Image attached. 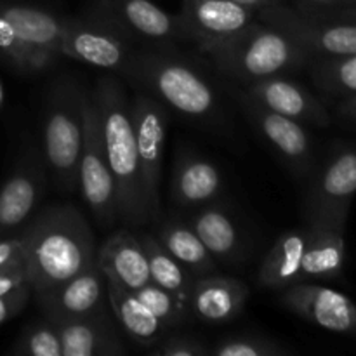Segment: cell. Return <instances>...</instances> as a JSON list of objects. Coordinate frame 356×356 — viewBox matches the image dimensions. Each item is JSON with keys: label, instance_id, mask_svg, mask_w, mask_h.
Here are the masks:
<instances>
[{"label": "cell", "instance_id": "obj_1", "mask_svg": "<svg viewBox=\"0 0 356 356\" xmlns=\"http://www.w3.org/2000/svg\"><path fill=\"white\" fill-rule=\"evenodd\" d=\"M31 292L40 296L70 280L96 261V236L72 204L49 205L19 233Z\"/></svg>", "mask_w": 356, "mask_h": 356}, {"label": "cell", "instance_id": "obj_2", "mask_svg": "<svg viewBox=\"0 0 356 356\" xmlns=\"http://www.w3.org/2000/svg\"><path fill=\"white\" fill-rule=\"evenodd\" d=\"M92 99L99 118L104 153L113 177L118 219L127 226L139 228L148 221L139 184L131 97L117 76L104 75L92 90Z\"/></svg>", "mask_w": 356, "mask_h": 356}, {"label": "cell", "instance_id": "obj_3", "mask_svg": "<svg viewBox=\"0 0 356 356\" xmlns=\"http://www.w3.org/2000/svg\"><path fill=\"white\" fill-rule=\"evenodd\" d=\"M124 76L188 120L207 122L219 110V97L211 80L172 52L138 51Z\"/></svg>", "mask_w": 356, "mask_h": 356}, {"label": "cell", "instance_id": "obj_4", "mask_svg": "<svg viewBox=\"0 0 356 356\" xmlns=\"http://www.w3.org/2000/svg\"><path fill=\"white\" fill-rule=\"evenodd\" d=\"M209 58L219 72L247 86L306 68L309 56L287 35L256 19Z\"/></svg>", "mask_w": 356, "mask_h": 356}, {"label": "cell", "instance_id": "obj_5", "mask_svg": "<svg viewBox=\"0 0 356 356\" xmlns=\"http://www.w3.org/2000/svg\"><path fill=\"white\" fill-rule=\"evenodd\" d=\"M86 94L76 83L59 80L47 96L44 117V162L61 191L79 188Z\"/></svg>", "mask_w": 356, "mask_h": 356}, {"label": "cell", "instance_id": "obj_6", "mask_svg": "<svg viewBox=\"0 0 356 356\" xmlns=\"http://www.w3.org/2000/svg\"><path fill=\"white\" fill-rule=\"evenodd\" d=\"M132 124H134L136 149H138L139 184L146 221H159L162 216L160 205V181H162L163 152H165L169 111L167 108L139 90L131 97Z\"/></svg>", "mask_w": 356, "mask_h": 356}, {"label": "cell", "instance_id": "obj_7", "mask_svg": "<svg viewBox=\"0 0 356 356\" xmlns=\"http://www.w3.org/2000/svg\"><path fill=\"white\" fill-rule=\"evenodd\" d=\"M256 19L287 35L309 58L356 54V24L325 19L285 2L257 9Z\"/></svg>", "mask_w": 356, "mask_h": 356}, {"label": "cell", "instance_id": "obj_8", "mask_svg": "<svg viewBox=\"0 0 356 356\" xmlns=\"http://www.w3.org/2000/svg\"><path fill=\"white\" fill-rule=\"evenodd\" d=\"M356 195V146L341 145L313 177L305 198L308 225L346 228Z\"/></svg>", "mask_w": 356, "mask_h": 356}, {"label": "cell", "instance_id": "obj_9", "mask_svg": "<svg viewBox=\"0 0 356 356\" xmlns=\"http://www.w3.org/2000/svg\"><path fill=\"white\" fill-rule=\"evenodd\" d=\"M79 186L99 228H110L118 219L115 184L104 153L99 118L92 92L83 103V143L79 162Z\"/></svg>", "mask_w": 356, "mask_h": 356}, {"label": "cell", "instance_id": "obj_10", "mask_svg": "<svg viewBox=\"0 0 356 356\" xmlns=\"http://www.w3.org/2000/svg\"><path fill=\"white\" fill-rule=\"evenodd\" d=\"M134 42L103 17H70L61 40V56L124 75L136 54Z\"/></svg>", "mask_w": 356, "mask_h": 356}, {"label": "cell", "instance_id": "obj_11", "mask_svg": "<svg viewBox=\"0 0 356 356\" xmlns=\"http://www.w3.org/2000/svg\"><path fill=\"white\" fill-rule=\"evenodd\" d=\"M257 9L232 0H183L177 14L186 40L212 54L256 21Z\"/></svg>", "mask_w": 356, "mask_h": 356}, {"label": "cell", "instance_id": "obj_12", "mask_svg": "<svg viewBox=\"0 0 356 356\" xmlns=\"http://www.w3.org/2000/svg\"><path fill=\"white\" fill-rule=\"evenodd\" d=\"M89 13L113 24L132 42L165 47L184 38L177 16L152 0H96Z\"/></svg>", "mask_w": 356, "mask_h": 356}, {"label": "cell", "instance_id": "obj_13", "mask_svg": "<svg viewBox=\"0 0 356 356\" xmlns=\"http://www.w3.org/2000/svg\"><path fill=\"white\" fill-rule=\"evenodd\" d=\"M240 103L257 134L277 153L278 159L299 177L313 169V143L305 124L259 106L240 94Z\"/></svg>", "mask_w": 356, "mask_h": 356}, {"label": "cell", "instance_id": "obj_14", "mask_svg": "<svg viewBox=\"0 0 356 356\" xmlns=\"http://www.w3.org/2000/svg\"><path fill=\"white\" fill-rule=\"evenodd\" d=\"M45 318L52 322L87 318L108 312L106 277L94 261L90 266L52 291L35 296Z\"/></svg>", "mask_w": 356, "mask_h": 356}, {"label": "cell", "instance_id": "obj_15", "mask_svg": "<svg viewBox=\"0 0 356 356\" xmlns=\"http://www.w3.org/2000/svg\"><path fill=\"white\" fill-rule=\"evenodd\" d=\"M280 305L330 332L356 336V305L332 289L299 282L282 289Z\"/></svg>", "mask_w": 356, "mask_h": 356}, {"label": "cell", "instance_id": "obj_16", "mask_svg": "<svg viewBox=\"0 0 356 356\" xmlns=\"http://www.w3.org/2000/svg\"><path fill=\"white\" fill-rule=\"evenodd\" d=\"M243 96L266 110L301 124L329 127L330 113L318 97L287 75H275L245 86Z\"/></svg>", "mask_w": 356, "mask_h": 356}, {"label": "cell", "instance_id": "obj_17", "mask_svg": "<svg viewBox=\"0 0 356 356\" xmlns=\"http://www.w3.org/2000/svg\"><path fill=\"white\" fill-rule=\"evenodd\" d=\"M225 193V177L212 160L193 149L176 155L170 177V198L177 207L198 209L219 202Z\"/></svg>", "mask_w": 356, "mask_h": 356}, {"label": "cell", "instance_id": "obj_18", "mask_svg": "<svg viewBox=\"0 0 356 356\" xmlns=\"http://www.w3.org/2000/svg\"><path fill=\"white\" fill-rule=\"evenodd\" d=\"M45 191V174L37 162H24L0 188V240L19 233L37 211Z\"/></svg>", "mask_w": 356, "mask_h": 356}, {"label": "cell", "instance_id": "obj_19", "mask_svg": "<svg viewBox=\"0 0 356 356\" xmlns=\"http://www.w3.org/2000/svg\"><path fill=\"white\" fill-rule=\"evenodd\" d=\"M249 299V289L232 277L211 273L195 278L188 308L197 320L205 323H226L242 313Z\"/></svg>", "mask_w": 356, "mask_h": 356}, {"label": "cell", "instance_id": "obj_20", "mask_svg": "<svg viewBox=\"0 0 356 356\" xmlns=\"http://www.w3.org/2000/svg\"><path fill=\"white\" fill-rule=\"evenodd\" d=\"M96 263L104 277L132 292L152 282L139 235L127 228L118 229L97 247Z\"/></svg>", "mask_w": 356, "mask_h": 356}, {"label": "cell", "instance_id": "obj_21", "mask_svg": "<svg viewBox=\"0 0 356 356\" xmlns=\"http://www.w3.org/2000/svg\"><path fill=\"white\" fill-rule=\"evenodd\" d=\"M0 16L35 51L54 63L61 58V40L68 16H59L52 10L28 3H0Z\"/></svg>", "mask_w": 356, "mask_h": 356}, {"label": "cell", "instance_id": "obj_22", "mask_svg": "<svg viewBox=\"0 0 356 356\" xmlns=\"http://www.w3.org/2000/svg\"><path fill=\"white\" fill-rule=\"evenodd\" d=\"M186 222L219 263L235 264L245 252V242L235 218L219 202L195 209Z\"/></svg>", "mask_w": 356, "mask_h": 356}, {"label": "cell", "instance_id": "obj_23", "mask_svg": "<svg viewBox=\"0 0 356 356\" xmlns=\"http://www.w3.org/2000/svg\"><path fill=\"white\" fill-rule=\"evenodd\" d=\"M56 323V322H54ZM61 337L63 356H120L124 344L108 312L87 318L56 323Z\"/></svg>", "mask_w": 356, "mask_h": 356}, {"label": "cell", "instance_id": "obj_24", "mask_svg": "<svg viewBox=\"0 0 356 356\" xmlns=\"http://www.w3.org/2000/svg\"><path fill=\"white\" fill-rule=\"evenodd\" d=\"M309 228H294L280 235L271 245L257 271V284L263 289L282 291L301 282V266L308 243Z\"/></svg>", "mask_w": 356, "mask_h": 356}, {"label": "cell", "instance_id": "obj_25", "mask_svg": "<svg viewBox=\"0 0 356 356\" xmlns=\"http://www.w3.org/2000/svg\"><path fill=\"white\" fill-rule=\"evenodd\" d=\"M108 305L115 318L122 325L124 332L138 344L139 348H152L156 341L162 339L169 327L160 322L132 291L122 287L117 282L106 278Z\"/></svg>", "mask_w": 356, "mask_h": 356}, {"label": "cell", "instance_id": "obj_26", "mask_svg": "<svg viewBox=\"0 0 356 356\" xmlns=\"http://www.w3.org/2000/svg\"><path fill=\"white\" fill-rule=\"evenodd\" d=\"M308 228L309 236L302 257L301 282L339 277L346 257L344 229L320 225H308Z\"/></svg>", "mask_w": 356, "mask_h": 356}, {"label": "cell", "instance_id": "obj_27", "mask_svg": "<svg viewBox=\"0 0 356 356\" xmlns=\"http://www.w3.org/2000/svg\"><path fill=\"white\" fill-rule=\"evenodd\" d=\"M155 236L193 277H205L218 270V261L186 221L160 219Z\"/></svg>", "mask_w": 356, "mask_h": 356}, {"label": "cell", "instance_id": "obj_28", "mask_svg": "<svg viewBox=\"0 0 356 356\" xmlns=\"http://www.w3.org/2000/svg\"><path fill=\"white\" fill-rule=\"evenodd\" d=\"M139 240L143 243V249L146 252L149 268V278L153 284L160 285L165 291L172 292L174 296L188 305L191 287H193L195 278L165 247L160 243L153 233H141Z\"/></svg>", "mask_w": 356, "mask_h": 356}, {"label": "cell", "instance_id": "obj_29", "mask_svg": "<svg viewBox=\"0 0 356 356\" xmlns=\"http://www.w3.org/2000/svg\"><path fill=\"white\" fill-rule=\"evenodd\" d=\"M309 76L316 89L330 97L356 96V54L308 59Z\"/></svg>", "mask_w": 356, "mask_h": 356}, {"label": "cell", "instance_id": "obj_30", "mask_svg": "<svg viewBox=\"0 0 356 356\" xmlns=\"http://www.w3.org/2000/svg\"><path fill=\"white\" fill-rule=\"evenodd\" d=\"M0 56L21 73H40L54 65V61L47 56L30 47L2 16H0Z\"/></svg>", "mask_w": 356, "mask_h": 356}, {"label": "cell", "instance_id": "obj_31", "mask_svg": "<svg viewBox=\"0 0 356 356\" xmlns=\"http://www.w3.org/2000/svg\"><path fill=\"white\" fill-rule=\"evenodd\" d=\"M134 294L169 329L181 325L188 320L186 302H183L172 292L165 291L153 282H148L143 287H139L138 291H134Z\"/></svg>", "mask_w": 356, "mask_h": 356}, {"label": "cell", "instance_id": "obj_32", "mask_svg": "<svg viewBox=\"0 0 356 356\" xmlns=\"http://www.w3.org/2000/svg\"><path fill=\"white\" fill-rule=\"evenodd\" d=\"M291 353V348L259 334L226 336L211 348L212 356H287Z\"/></svg>", "mask_w": 356, "mask_h": 356}, {"label": "cell", "instance_id": "obj_33", "mask_svg": "<svg viewBox=\"0 0 356 356\" xmlns=\"http://www.w3.org/2000/svg\"><path fill=\"white\" fill-rule=\"evenodd\" d=\"M13 353L19 356H63L58 325L49 318L28 325L16 341Z\"/></svg>", "mask_w": 356, "mask_h": 356}, {"label": "cell", "instance_id": "obj_34", "mask_svg": "<svg viewBox=\"0 0 356 356\" xmlns=\"http://www.w3.org/2000/svg\"><path fill=\"white\" fill-rule=\"evenodd\" d=\"M149 355L153 356H209L211 348L207 346V341L200 339L197 336H188V334H170L163 336L156 341L152 348H148Z\"/></svg>", "mask_w": 356, "mask_h": 356}, {"label": "cell", "instance_id": "obj_35", "mask_svg": "<svg viewBox=\"0 0 356 356\" xmlns=\"http://www.w3.org/2000/svg\"><path fill=\"white\" fill-rule=\"evenodd\" d=\"M30 284H23L14 289V291H10L9 294L0 296V323L21 313V309L26 306L28 299H30Z\"/></svg>", "mask_w": 356, "mask_h": 356}, {"label": "cell", "instance_id": "obj_36", "mask_svg": "<svg viewBox=\"0 0 356 356\" xmlns=\"http://www.w3.org/2000/svg\"><path fill=\"white\" fill-rule=\"evenodd\" d=\"M19 264H24L23 243H21L19 235L0 240V273Z\"/></svg>", "mask_w": 356, "mask_h": 356}, {"label": "cell", "instance_id": "obj_37", "mask_svg": "<svg viewBox=\"0 0 356 356\" xmlns=\"http://www.w3.org/2000/svg\"><path fill=\"white\" fill-rule=\"evenodd\" d=\"M296 2H298V9L312 14L330 13V10L348 9V7L356 6V0H296Z\"/></svg>", "mask_w": 356, "mask_h": 356}, {"label": "cell", "instance_id": "obj_38", "mask_svg": "<svg viewBox=\"0 0 356 356\" xmlns=\"http://www.w3.org/2000/svg\"><path fill=\"white\" fill-rule=\"evenodd\" d=\"M28 284L26 280V270H24V264L19 266H14L10 270H6L0 273V296L9 294L10 291H14L19 285Z\"/></svg>", "mask_w": 356, "mask_h": 356}, {"label": "cell", "instance_id": "obj_39", "mask_svg": "<svg viewBox=\"0 0 356 356\" xmlns=\"http://www.w3.org/2000/svg\"><path fill=\"white\" fill-rule=\"evenodd\" d=\"M301 10V9H299ZM312 14V13H308ZM313 16L325 17V19H336V21H346V23H355L356 24V6L348 7V9H339V10H330V13H320L313 14Z\"/></svg>", "mask_w": 356, "mask_h": 356}, {"label": "cell", "instance_id": "obj_40", "mask_svg": "<svg viewBox=\"0 0 356 356\" xmlns=\"http://www.w3.org/2000/svg\"><path fill=\"white\" fill-rule=\"evenodd\" d=\"M337 113L343 118H346L348 122H353L356 124V96H350L341 99V103L337 104Z\"/></svg>", "mask_w": 356, "mask_h": 356}, {"label": "cell", "instance_id": "obj_41", "mask_svg": "<svg viewBox=\"0 0 356 356\" xmlns=\"http://www.w3.org/2000/svg\"><path fill=\"white\" fill-rule=\"evenodd\" d=\"M232 2L242 3V6L252 7V9H261V7L273 6V3H280V2H285V0H232Z\"/></svg>", "mask_w": 356, "mask_h": 356}, {"label": "cell", "instance_id": "obj_42", "mask_svg": "<svg viewBox=\"0 0 356 356\" xmlns=\"http://www.w3.org/2000/svg\"><path fill=\"white\" fill-rule=\"evenodd\" d=\"M0 101H2V87H0Z\"/></svg>", "mask_w": 356, "mask_h": 356}]
</instances>
